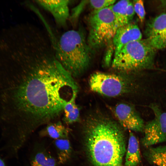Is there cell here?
<instances>
[{
    "instance_id": "52a82bcc",
    "label": "cell",
    "mask_w": 166,
    "mask_h": 166,
    "mask_svg": "<svg viewBox=\"0 0 166 166\" xmlns=\"http://www.w3.org/2000/svg\"><path fill=\"white\" fill-rule=\"evenodd\" d=\"M155 118L145 125L144 136L141 141L146 147L166 141V112L161 111L158 106L152 105Z\"/></svg>"
},
{
    "instance_id": "3957f363",
    "label": "cell",
    "mask_w": 166,
    "mask_h": 166,
    "mask_svg": "<svg viewBox=\"0 0 166 166\" xmlns=\"http://www.w3.org/2000/svg\"><path fill=\"white\" fill-rule=\"evenodd\" d=\"M49 35L56 58L73 77L87 69L92 58L93 49L82 30L67 31L58 38L51 32Z\"/></svg>"
},
{
    "instance_id": "44dd1931",
    "label": "cell",
    "mask_w": 166,
    "mask_h": 166,
    "mask_svg": "<svg viewBox=\"0 0 166 166\" xmlns=\"http://www.w3.org/2000/svg\"><path fill=\"white\" fill-rule=\"evenodd\" d=\"M87 2V1H82L73 9L69 18L72 22L75 21L79 17Z\"/></svg>"
},
{
    "instance_id": "9c48e42d",
    "label": "cell",
    "mask_w": 166,
    "mask_h": 166,
    "mask_svg": "<svg viewBox=\"0 0 166 166\" xmlns=\"http://www.w3.org/2000/svg\"><path fill=\"white\" fill-rule=\"evenodd\" d=\"M69 0H36L35 2L52 15L57 24L64 27L69 19Z\"/></svg>"
},
{
    "instance_id": "e0dca14e",
    "label": "cell",
    "mask_w": 166,
    "mask_h": 166,
    "mask_svg": "<svg viewBox=\"0 0 166 166\" xmlns=\"http://www.w3.org/2000/svg\"><path fill=\"white\" fill-rule=\"evenodd\" d=\"M54 144L57 152L58 163L64 164L70 159L72 148L69 139L54 140Z\"/></svg>"
},
{
    "instance_id": "5b68a950",
    "label": "cell",
    "mask_w": 166,
    "mask_h": 166,
    "mask_svg": "<svg viewBox=\"0 0 166 166\" xmlns=\"http://www.w3.org/2000/svg\"><path fill=\"white\" fill-rule=\"evenodd\" d=\"M87 43L93 49H99L112 41L116 31L114 17L110 6L93 10L87 19Z\"/></svg>"
},
{
    "instance_id": "9a60e30c",
    "label": "cell",
    "mask_w": 166,
    "mask_h": 166,
    "mask_svg": "<svg viewBox=\"0 0 166 166\" xmlns=\"http://www.w3.org/2000/svg\"><path fill=\"white\" fill-rule=\"evenodd\" d=\"M31 166H58L55 159L43 146L35 147L31 156Z\"/></svg>"
},
{
    "instance_id": "277c9868",
    "label": "cell",
    "mask_w": 166,
    "mask_h": 166,
    "mask_svg": "<svg viewBox=\"0 0 166 166\" xmlns=\"http://www.w3.org/2000/svg\"><path fill=\"white\" fill-rule=\"evenodd\" d=\"M156 50L146 39L130 42L114 54L112 67L124 72L151 68Z\"/></svg>"
},
{
    "instance_id": "2e32d148",
    "label": "cell",
    "mask_w": 166,
    "mask_h": 166,
    "mask_svg": "<svg viewBox=\"0 0 166 166\" xmlns=\"http://www.w3.org/2000/svg\"><path fill=\"white\" fill-rule=\"evenodd\" d=\"M145 156L151 164L156 166H166V146L149 147Z\"/></svg>"
},
{
    "instance_id": "7a4b0ae2",
    "label": "cell",
    "mask_w": 166,
    "mask_h": 166,
    "mask_svg": "<svg viewBox=\"0 0 166 166\" xmlns=\"http://www.w3.org/2000/svg\"><path fill=\"white\" fill-rule=\"evenodd\" d=\"M85 130L86 150L94 166H123L125 141L118 124L103 115H94L87 120Z\"/></svg>"
},
{
    "instance_id": "7402d4cb",
    "label": "cell",
    "mask_w": 166,
    "mask_h": 166,
    "mask_svg": "<svg viewBox=\"0 0 166 166\" xmlns=\"http://www.w3.org/2000/svg\"><path fill=\"white\" fill-rule=\"evenodd\" d=\"M155 41L158 46L162 49L166 47V30L155 37Z\"/></svg>"
},
{
    "instance_id": "7c38bea8",
    "label": "cell",
    "mask_w": 166,
    "mask_h": 166,
    "mask_svg": "<svg viewBox=\"0 0 166 166\" xmlns=\"http://www.w3.org/2000/svg\"><path fill=\"white\" fill-rule=\"evenodd\" d=\"M141 160L139 142L133 133L130 132L125 165L126 166H137L140 163Z\"/></svg>"
},
{
    "instance_id": "603a6c76",
    "label": "cell",
    "mask_w": 166,
    "mask_h": 166,
    "mask_svg": "<svg viewBox=\"0 0 166 166\" xmlns=\"http://www.w3.org/2000/svg\"><path fill=\"white\" fill-rule=\"evenodd\" d=\"M113 51L114 52V49L112 43V45H111L109 44V47L107 51L104 59L105 64L107 66H109L111 63V56L112 55Z\"/></svg>"
},
{
    "instance_id": "d6986e66",
    "label": "cell",
    "mask_w": 166,
    "mask_h": 166,
    "mask_svg": "<svg viewBox=\"0 0 166 166\" xmlns=\"http://www.w3.org/2000/svg\"><path fill=\"white\" fill-rule=\"evenodd\" d=\"M116 1L113 0H91L88 3L94 10H98L110 6Z\"/></svg>"
},
{
    "instance_id": "ac0fdd59",
    "label": "cell",
    "mask_w": 166,
    "mask_h": 166,
    "mask_svg": "<svg viewBox=\"0 0 166 166\" xmlns=\"http://www.w3.org/2000/svg\"><path fill=\"white\" fill-rule=\"evenodd\" d=\"M80 113L79 108L76 105L69 111L64 113V122L66 124H69L78 121L79 120Z\"/></svg>"
},
{
    "instance_id": "30bf717a",
    "label": "cell",
    "mask_w": 166,
    "mask_h": 166,
    "mask_svg": "<svg viewBox=\"0 0 166 166\" xmlns=\"http://www.w3.org/2000/svg\"><path fill=\"white\" fill-rule=\"evenodd\" d=\"M142 34L138 26L130 23L118 28L112 40L114 54L128 43L141 40Z\"/></svg>"
},
{
    "instance_id": "8fae6325",
    "label": "cell",
    "mask_w": 166,
    "mask_h": 166,
    "mask_svg": "<svg viewBox=\"0 0 166 166\" xmlns=\"http://www.w3.org/2000/svg\"><path fill=\"white\" fill-rule=\"evenodd\" d=\"M110 7L114 14L117 30L131 22L135 12L133 3L130 1L121 0Z\"/></svg>"
},
{
    "instance_id": "4fadbf2b",
    "label": "cell",
    "mask_w": 166,
    "mask_h": 166,
    "mask_svg": "<svg viewBox=\"0 0 166 166\" xmlns=\"http://www.w3.org/2000/svg\"><path fill=\"white\" fill-rule=\"evenodd\" d=\"M70 129L64 125L60 121L51 122L47 124L40 133L41 137H48L55 140L69 139Z\"/></svg>"
},
{
    "instance_id": "8992f818",
    "label": "cell",
    "mask_w": 166,
    "mask_h": 166,
    "mask_svg": "<svg viewBox=\"0 0 166 166\" xmlns=\"http://www.w3.org/2000/svg\"><path fill=\"white\" fill-rule=\"evenodd\" d=\"M91 90L109 97H115L128 92L131 83L128 78L120 75L97 72L89 81Z\"/></svg>"
},
{
    "instance_id": "ba28073f",
    "label": "cell",
    "mask_w": 166,
    "mask_h": 166,
    "mask_svg": "<svg viewBox=\"0 0 166 166\" xmlns=\"http://www.w3.org/2000/svg\"><path fill=\"white\" fill-rule=\"evenodd\" d=\"M114 113L120 125L124 128L135 132L144 131V121L131 106L118 104L115 107Z\"/></svg>"
},
{
    "instance_id": "5bb4252c",
    "label": "cell",
    "mask_w": 166,
    "mask_h": 166,
    "mask_svg": "<svg viewBox=\"0 0 166 166\" xmlns=\"http://www.w3.org/2000/svg\"><path fill=\"white\" fill-rule=\"evenodd\" d=\"M166 30V13H164L148 20L144 33L148 38L157 36Z\"/></svg>"
},
{
    "instance_id": "ffe728a7",
    "label": "cell",
    "mask_w": 166,
    "mask_h": 166,
    "mask_svg": "<svg viewBox=\"0 0 166 166\" xmlns=\"http://www.w3.org/2000/svg\"><path fill=\"white\" fill-rule=\"evenodd\" d=\"M133 4L135 13L136 14L140 21L142 22L144 19L145 15L143 1L135 0Z\"/></svg>"
},
{
    "instance_id": "cb8c5ba5",
    "label": "cell",
    "mask_w": 166,
    "mask_h": 166,
    "mask_svg": "<svg viewBox=\"0 0 166 166\" xmlns=\"http://www.w3.org/2000/svg\"><path fill=\"white\" fill-rule=\"evenodd\" d=\"M0 166H5V164L3 161L0 158Z\"/></svg>"
},
{
    "instance_id": "d4e9b609",
    "label": "cell",
    "mask_w": 166,
    "mask_h": 166,
    "mask_svg": "<svg viewBox=\"0 0 166 166\" xmlns=\"http://www.w3.org/2000/svg\"><path fill=\"white\" fill-rule=\"evenodd\" d=\"M163 2H162L161 3H162V5H163V6H166V1H162Z\"/></svg>"
},
{
    "instance_id": "6da1fadb",
    "label": "cell",
    "mask_w": 166,
    "mask_h": 166,
    "mask_svg": "<svg viewBox=\"0 0 166 166\" xmlns=\"http://www.w3.org/2000/svg\"><path fill=\"white\" fill-rule=\"evenodd\" d=\"M78 90L49 43H18L0 56V125L28 139L58 118Z\"/></svg>"
}]
</instances>
